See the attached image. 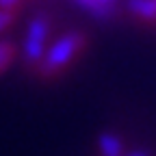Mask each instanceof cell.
<instances>
[{
  "label": "cell",
  "instance_id": "1",
  "mask_svg": "<svg viewBox=\"0 0 156 156\" xmlns=\"http://www.w3.org/2000/svg\"><path fill=\"white\" fill-rule=\"evenodd\" d=\"M85 48V35L83 33H65L56 39V41L46 50L41 63H39V74L41 76H54L58 74L61 69H65L74 58L78 56V52H80Z\"/></svg>",
  "mask_w": 156,
  "mask_h": 156
},
{
  "label": "cell",
  "instance_id": "2",
  "mask_svg": "<svg viewBox=\"0 0 156 156\" xmlns=\"http://www.w3.org/2000/svg\"><path fill=\"white\" fill-rule=\"evenodd\" d=\"M50 35V20L48 15H35L30 20V24L26 28V37H24V48H22V54H24V61L26 65L30 67H39L41 58L46 54V39Z\"/></svg>",
  "mask_w": 156,
  "mask_h": 156
},
{
  "label": "cell",
  "instance_id": "3",
  "mask_svg": "<svg viewBox=\"0 0 156 156\" xmlns=\"http://www.w3.org/2000/svg\"><path fill=\"white\" fill-rule=\"evenodd\" d=\"M74 2L95 20H108L117 9V0H74Z\"/></svg>",
  "mask_w": 156,
  "mask_h": 156
},
{
  "label": "cell",
  "instance_id": "4",
  "mask_svg": "<svg viewBox=\"0 0 156 156\" xmlns=\"http://www.w3.org/2000/svg\"><path fill=\"white\" fill-rule=\"evenodd\" d=\"M98 147L102 156H124V141L113 132H102L98 136Z\"/></svg>",
  "mask_w": 156,
  "mask_h": 156
},
{
  "label": "cell",
  "instance_id": "5",
  "mask_svg": "<svg viewBox=\"0 0 156 156\" xmlns=\"http://www.w3.org/2000/svg\"><path fill=\"white\" fill-rule=\"evenodd\" d=\"M126 9L134 17L147 20V22H154L156 20V0H128Z\"/></svg>",
  "mask_w": 156,
  "mask_h": 156
},
{
  "label": "cell",
  "instance_id": "6",
  "mask_svg": "<svg viewBox=\"0 0 156 156\" xmlns=\"http://www.w3.org/2000/svg\"><path fill=\"white\" fill-rule=\"evenodd\" d=\"M15 56V46L9 41H0V74H2Z\"/></svg>",
  "mask_w": 156,
  "mask_h": 156
},
{
  "label": "cell",
  "instance_id": "7",
  "mask_svg": "<svg viewBox=\"0 0 156 156\" xmlns=\"http://www.w3.org/2000/svg\"><path fill=\"white\" fill-rule=\"evenodd\" d=\"M13 11H5V9H0V33L2 30H7L9 26H11V22H13Z\"/></svg>",
  "mask_w": 156,
  "mask_h": 156
},
{
  "label": "cell",
  "instance_id": "8",
  "mask_svg": "<svg viewBox=\"0 0 156 156\" xmlns=\"http://www.w3.org/2000/svg\"><path fill=\"white\" fill-rule=\"evenodd\" d=\"M20 2L22 0H0V9H5V11H15L20 7Z\"/></svg>",
  "mask_w": 156,
  "mask_h": 156
},
{
  "label": "cell",
  "instance_id": "9",
  "mask_svg": "<svg viewBox=\"0 0 156 156\" xmlns=\"http://www.w3.org/2000/svg\"><path fill=\"white\" fill-rule=\"evenodd\" d=\"M124 156H152L147 150H132V152H128V154H124Z\"/></svg>",
  "mask_w": 156,
  "mask_h": 156
}]
</instances>
